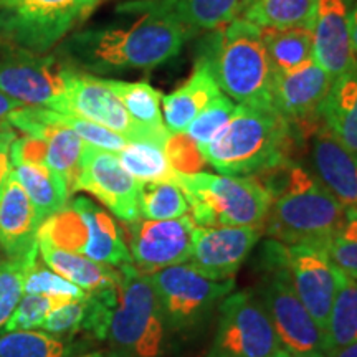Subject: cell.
<instances>
[{"label":"cell","mask_w":357,"mask_h":357,"mask_svg":"<svg viewBox=\"0 0 357 357\" xmlns=\"http://www.w3.org/2000/svg\"><path fill=\"white\" fill-rule=\"evenodd\" d=\"M101 0H0V38L48 53L78 30Z\"/></svg>","instance_id":"obj_8"},{"label":"cell","mask_w":357,"mask_h":357,"mask_svg":"<svg viewBox=\"0 0 357 357\" xmlns=\"http://www.w3.org/2000/svg\"><path fill=\"white\" fill-rule=\"evenodd\" d=\"M261 37L275 75L291 73L314 60L311 29H261Z\"/></svg>","instance_id":"obj_27"},{"label":"cell","mask_w":357,"mask_h":357,"mask_svg":"<svg viewBox=\"0 0 357 357\" xmlns=\"http://www.w3.org/2000/svg\"><path fill=\"white\" fill-rule=\"evenodd\" d=\"M189 204L176 182H144L139 189V217L144 220H171L184 217Z\"/></svg>","instance_id":"obj_33"},{"label":"cell","mask_w":357,"mask_h":357,"mask_svg":"<svg viewBox=\"0 0 357 357\" xmlns=\"http://www.w3.org/2000/svg\"><path fill=\"white\" fill-rule=\"evenodd\" d=\"M24 293L26 294H43L58 301L83 300L86 293L82 288L65 280L50 268L38 265L35 261L26 271L24 280Z\"/></svg>","instance_id":"obj_37"},{"label":"cell","mask_w":357,"mask_h":357,"mask_svg":"<svg viewBox=\"0 0 357 357\" xmlns=\"http://www.w3.org/2000/svg\"><path fill=\"white\" fill-rule=\"evenodd\" d=\"M55 116L61 124H65V126L73 129V131L84 141V144L88 146H93V147H98V149L109 151V153L118 154L119 151H123L124 146L129 142L126 137L121 136V134L111 131V129L101 126V124L88 121V119L77 118V116H71V114L58 113V111H55Z\"/></svg>","instance_id":"obj_39"},{"label":"cell","mask_w":357,"mask_h":357,"mask_svg":"<svg viewBox=\"0 0 357 357\" xmlns=\"http://www.w3.org/2000/svg\"><path fill=\"white\" fill-rule=\"evenodd\" d=\"M333 78L314 60L291 73L276 75L273 111L291 128L321 121L319 109Z\"/></svg>","instance_id":"obj_18"},{"label":"cell","mask_w":357,"mask_h":357,"mask_svg":"<svg viewBox=\"0 0 357 357\" xmlns=\"http://www.w3.org/2000/svg\"><path fill=\"white\" fill-rule=\"evenodd\" d=\"M111 89L116 93L126 108L129 116L139 126L153 129V131H167L164 126L162 113H160V93L146 82H121V79H108Z\"/></svg>","instance_id":"obj_31"},{"label":"cell","mask_w":357,"mask_h":357,"mask_svg":"<svg viewBox=\"0 0 357 357\" xmlns=\"http://www.w3.org/2000/svg\"><path fill=\"white\" fill-rule=\"evenodd\" d=\"M349 25H351V40H352V48H354L357 55V0H354L349 8Z\"/></svg>","instance_id":"obj_45"},{"label":"cell","mask_w":357,"mask_h":357,"mask_svg":"<svg viewBox=\"0 0 357 357\" xmlns=\"http://www.w3.org/2000/svg\"><path fill=\"white\" fill-rule=\"evenodd\" d=\"M236 105L227 95H218L215 100L208 102L200 113L195 116V119L185 129V134L195 142L199 151L211 144L213 137L227 126L231 116L235 113Z\"/></svg>","instance_id":"obj_35"},{"label":"cell","mask_w":357,"mask_h":357,"mask_svg":"<svg viewBox=\"0 0 357 357\" xmlns=\"http://www.w3.org/2000/svg\"><path fill=\"white\" fill-rule=\"evenodd\" d=\"M141 182L124 171L118 155L109 151L84 146L77 190H84L106 205L123 222L139 217Z\"/></svg>","instance_id":"obj_16"},{"label":"cell","mask_w":357,"mask_h":357,"mask_svg":"<svg viewBox=\"0 0 357 357\" xmlns=\"http://www.w3.org/2000/svg\"><path fill=\"white\" fill-rule=\"evenodd\" d=\"M20 102L12 100L10 96H7L6 93L0 91V123L6 121L7 116L12 113V111H15L17 108H20Z\"/></svg>","instance_id":"obj_43"},{"label":"cell","mask_w":357,"mask_h":357,"mask_svg":"<svg viewBox=\"0 0 357 357\" xmlns=\"http://www.w3.org/2000/svg\"><path fill=\"white\" fill-rule=\"evenodd\" d=\"M218 95H222V91L211 68L204 60L195 58L190 78L171 95L162 96L164 126L171 134L185 132L195 116Z\"/></svg>","instance_id":"obj_22"},{"label":"cell","mask_w":357,"mask_h":357,"mask_svg":"<svg viewBox=\"0 0 357 357\" xmlns=\"http://www.w3.org/2000/svg\"><path fill=\"white\" fill-rule=\"evenodd\" d=\"M280 347V339L255 293L231 291L223 298L207 357H273Z\"/></svg>","instance_id":"obj_11"},{"label":"cell","mask_w":357,"mask_h":357,"mask_svg":"<svg viewBox=\"0 0 357 357\" xmlns=\"http://www.w3.org/2000/svg\"><path fill=\"white\" fill-rule=\"evenodd\" d=\"M273 357H326V354L319 351H291L281 346Z\"/></svg>","instance_id":"obj_44"},{"label":"cell","mask_w":357,"mask_h":357,"mask_svg":"<svg viewBox=\"0 0 357 357\" xmlns=\"http://www.w3.org/2000/svg\"><path fill=\"white\" fill-rule=\"evenodd\" d=\"M84 318H86V296L83 300H71L53 307L48 312L42 329L58 337L73 336L83 331Z\"/></svg>","instance_id":"obj_40"},{"label":"cell","mask_w":357,"mask_h":357,"mask_svg":"<svg viewBox=\"0 0 357 357\" xmlns=\"http://www.w3.org/2000/svg\"><path fill=\"white\" fill-rule=\"evenodd\" d=\"M42 220L29 195L10 172L0 192V248L7 258H22L38 248L37 234Z\"/></svg>","instance_id":"obj_20"},{"label":"cell","mask_w":357,"mask_h":357,"mask_svg":"<svg viewBox=\"0 0 357 357\" xmlns=\"http://www.w3.org/2000/svg\"><path fill=\"white\" fill-rule=\"evenodd\" d=\"M37 243L38 253H42L45 265L63 276L65 280L77 284L86 294L118 284L119 271L113 270V266L101 265V263L89 260L88 257L60 250L47 242L37 240Z\"/></svg>","instance_id":"obj_24"},{"label":"cell","mask_w":357,"mask_h":357,"mask_svg":"<svg viewBox=\"0 0 357 357\" xmlns=\"http://www.w3.org/2000/svg\"><path fill=\"white\" fill-rule=\"evenodd\" d=\"M166 153L174 171L182 174L199 172L205 160L199 147L185 132L171 134L166 142Z\"/></svg>","instance_id":"obj_41"},{"label":"cell","mask_w":357,"mask_h":357,"mask_svg":"<svg viewBox=\"0 0 357 357\" xmlns=\"http://www.w3.org/2000/svg\"><path fill=\"white\" fill-rule=\"evenodd\" d=\"M281 242L270 238L261 248L263 275L257 288L280 344L291 351H319L326 354V336L294 291L281 257Z\"/></svg>","instance_id":"obj_7"},{"label":"cell","mask_w":357,"mask_h":357,"mask_svg":"<svg viewBox=\"0 0 357 357\" xmlns=\"http://www.w3.org/2000/svg\"><path fill=\"white\" fill-rule=\"evenodd\" d=\"M319 118L342 144L357 151V58L349 70L333 79Z\"/></svg>","instance_id":"obj_23"},{"label":"cell","mask_w":357,"mask_h":357,"mask_svg":"<svg viewBox=\"0 0 357 357\" xmlns=\"http://www.w3.org/2000/svg\"><path fill=\"white\" fill-rule=\"evenodd\" d=\"M190 37L172 0H126L108 20L70 33L55 53L84 73L118 75L167 63Z\"/></svg>","instance_id":"obj_1"},{"label":"cell","mask_w":357,"mask_h":357,"mask_svg":"<svg viewBox=\"0 0 357 357\" xmlns=\"http://www.w3.org/2000/svg\"><path fill=\"white\" fill-rule=\"evenodd\" d=\"M197 227H261L271 204L270 192L253 176L176 172Z\"/></svg>","instance_id":"obj_5"},{"label":"cell","mask_w":357,"mask_h":357,"mask_svg":"<svg viewBox=\"0 0 357 357\" xmlns=\"http://www.w3.org/2000/svg\"><path fill=\"white\" fill-rule=\"evenodd\" d=\"M260 235V227L195 225L190 265L213 280H231L252 253Z\"/></svg>","instance_id":"obj_17"},{"label":"cell","mask_w":357,"mask_h":357,"mask_svg":"<svg viewBox=\"0 0 357 357\" xmlns=\"http://www.w3.org/2000/svg\"><path fill=\"white\" fill-rule=\"evenodd\" d=\"M119 162L137 182H174L176 171L167 158L166 146L155 141H129L118 154Z\"/></svg>","instance_id":"obj_28"},{"label":"cell","mask_w":357,"mask_h":357,"mask_svg":"<svg viewBox=\"0 0 357 357\" xmlns=\"http://www.w3.org/2000/svg\"><path fill=\"white\" fill-rule=\"evenodd\" d=\"M70 204L77 208L86 225V243L82 255L113 268L132 263L129 247L124 242L123 230L109 213L86 197H78Z\"/></svg>","instance_id":"obj_21"},{"label":"cell","mask_w":357,"mask_h":357,"mask_svg":"<svg viewBox=\"0 0 357 357\" xmlns=\"http://www.w3.org/2000/svg\"><path fill=\"white\" fill-rule=\"evenodd\" d=\"M84 357H123L119 354H106V352H95V354H89V356H84Z\"/></svg>","instance_id":"obj_47"},{"label":"cell","mask_w":357,"mask_h":357,"mask_svg":"<svg viewBox=\"0 0 357 357\" xmlns=\"http://www.w3.org/2000/svg\"><path fill=\"white\" fill-rule=\"evenodd\" d=\"M281 257L293 288L312 319L326 333L329 312L344 273L334 265L326 248L314 245H281Z\"/></svg>","instance_id":"obj_14"},{"label":"cell","mask_w":357,"mask_h":357,"mask_svg":"<svg viewBox=\"0 0 357 357\" xmlns=\"http://www.w3.org/2000/svg\"><path fill=\"white\" fill-rule=\"evenodd\" d=\"M329 258L346 276L357 280V207H347L344 220L326 247Z\"/></svg>","instance_id":"obj_36"},{"label":"cell","mask_w":357,"mask_h":357,"mask_svg":"<svg viewBox=\"0 0 357 357\" xmlns=\"http://www.w3.org/2000/svg\"><path fill=\"white\" fill-rule=\"evenodd\" d=\"M296 139L275 111L236 105L227 126L200 149L205 162L223 176H252L291 160Z\"/></svg>","instance_id":"obj_4"},{"label":"cell","mask_w":357,"mask_h":357,"mask_svg":"<svg viewBox=\"0 0 357 357\" xmlns=\"http://www.w3.org/2000/svg\"><path fill=\"white\" fill-rule=\"evenodd\" d=\"M12 174L29 195L42 222L63 211L68 204L71 194L63 178L45 164H15L12 166Z\"/></svg>","instance_id":"obj_25"},{"label":"cell","mask_w":357,"mask_h":357,"mask_svg":"<svg viewBox=\"0 0 357 357\" xmlns=\"http://www.w3.org/2000/svg\"><path fill=\"white\" fill-rule=\"evenodd\" d=\"M169 331H192L211 316L213 307L235 288V280L218 281L190 263L151 273Z\"/></svg>","instance_id":"obj_10"},{"label":"cell","mask_w":357,"mask_h":357,"mask_svg":"<svg viewBox=\"0 0 357 357\" xmlns=\"http://www.w3.org/2000/svg\"><path fill=\"white\" fill-rule=\"evenodd\" d=\"M38 248L26 257L0 261V329L7 324L24 296V280L29 268L37 261Z\"/></svg>","instance_id":"obj_34"},{"label":"cell","mask_w":357,"mask_h":357,"mask_svg":"<svg viewBox=\"0 0 357 357\" xmlns=\"http://www.w3.org/2000/svg\"><path fill=\"white\" fill-rule=\"evenodd\" d=\"M118 271V305L106 339L123 357H160L169 329L151 276L132 263Z\"/></svg>","instance_id":"obj_6"},{"label":"cell","mask_w":357,"mask_h":357,"mask_svg":"<svg viewBox=\"0 0 357 357\" xmlns=\"http://www.w3.org/2000/svg\"><path fill=\"white\" fill-rule=\"evenodd\" d=\"M324 336L326 352L357 342V280L342 276Z\"/></svg>","instance_id":"obj_30"},{"label":"cell","mask_w":357,"mask_h":357,"mask_svg":"<svg viewBox=\"0 0 357 357\" xmlns=\"http://www.w3.org/2000/svg\"><path fill=\"white\" fill-rule=\"evenodd\" d=\"M0 357H77L65 337L45 331H10L0 336Z\"/></svg>","instance_id":"obj_32"},{"label":"cell","mask_w":357,"mask_h":357,"mask_svg":"<svg viewBox=\"0 0 357 357\" xmlns=\"http://www.w3.org/2000/svg\"><path fill=\"white\" fill-rule=\"evenodd\" d=\"M71 301V300H70ZM66 301H58L53 298L43 296V294H25L22 296L15 311L3 326V331H35V329H42V326L47 319L48 312L53 307L63 305Z\"/></svg>","instance_id":"obj_38"},{"label":"cell","mask_w":357,"mask_h":357,"mask_svg":"<svg viewBox=\"0 0 357 357\" xmlns=\"http://www.w3.org/2000/svg\"><path fill=\"white\" fill-rule=\"evenodd\" d=\"M347 2H349V3H351V6H352V3H354V0H347Z\"/></svg>","instance_id":"obj_48"},{"label":"cell","mask_w":357,"mask_h":357,"mask_svg":"<svg viewBox=\"0 0 357 357\" xmlns=\"http://www.w3.org/2000/svg\"><path fill=\"white\" fill-rule=\"evenodd\" d=\"M318 0H250L242 19L260 29H311Z\"/></svg>","instance_id":"obj_26"},{"label":"cell","mask_w":357,"mask_h":357,"mask_svg":"<svg viewBox=\"0 0 357 357\" xmlns=\"http://www.w3.org/2000/svg\"><path fill=\"white\" fill-rule=\"evenodd\" d=\"M197 58L207 63L220 91L231 101L273 111L276 75L260 26L240 17L211 30L200 40Z\"/></svg>","instance_id":"obj_3"},{"label":"cell","mask_w":357,"mask_h":357,"mask_svg":"<svg viewBox=\"0 0 357 357\" xmlns=\"http://www.w3.org/2000/svg\"><path fill=\"white\" fill-rule=\"evenodd\" d=\"M250 0H172L174 7L190 32H211L240 19Z\"/></svg>","instance_id":"obj_29"},{"label":"cell","mask_w":357,"mask_h":357,"mask_svg":"<svg viewBox=\"0 0 357 357\" xmlns=\"http://www.w3.org/2000/svg\"><path fill=\"white\" fill-rule=\"evenodd\" d=\"M326 357H357V342L326 352Z\"/></svg>","instance_id":"obj_46"},{"label":"cell","mask_w":357,"mask_h":357,"mask_svg":"<svg viewBox=\"0 0 357 357\" xmlns=\"http://www.w3.org/2000/svg\"><path fill=\"white\" fill-rule=\"evenodd\" d=\"M257 177L271 195L263 222L266 235L284 245L328 247L342 225L346 205L294 159Z\"/></svg>","instance_id":"obj_2"},{"label":"cell","mask_w":357,"mask_h":357,"mask_svg":"<svg viewBox=\"0 0 357 357\" xmlns=\"http://www.w3.org/2000/svg\"><path fill=\"white\" fill-rule=\"evenodd\" d=\"M63 114L88 119L111 131L121 134L128 141H155L166 146L171 132L142 128L129 116L121 100L111 89L108 79L75 70L71 75Z\"/></svg>","instance_id":"obj_12"},{"label":"cell","mask_w":357,"mask_h":357,"mask_svg":"<svg viewBox=\"0 0 357 357\" xmlns=\"http://www.w3.org/2000/svg\"><path fill=\"white\" fill-rule=\"evenodd\" d=\"M129 225V253L132 263L142 273L151 275L190 260L192 231L195 223L184 215L171 220L137 218Z\"/></svg>","instance_id":"obj_15"},{"label":"cell","mask_w":357,"mask_h":357,"mask_svg":"<svg viewBox=\"0 0 357 357\" xmlns=\"http://www.w3.org/2000/svg\"><path fill=\"white\" fill-rule=\"evenodd\" d=\"M347 0H318L312 25L314 61L333 79L349 70L356 61L352 48Z\"/></svg>","instance_id":"obj_19"},{"label":"cell","mask_w":357,"mask_h":357,"mask_svg":"<svg viewBox=\"0 0 357 357\" xmlns=\"http://www.w3.org/2000/svg\"><path fill=\"white\" fill-rule=\"evenodd\" d=\"M296 151L301 149L310 171L346 207H357V151L342 144L323 121L291 128Z\"/></svg>","instance_id":"obj_13"},{"label":"cell","mask_w":357,"mask_h":357,"mask_svg":"<svg viewBox=\"0 0 357 357\" xmlns=\"http://www.w3.org/2000/svg\"><path fill=\"white\" fill-rule=\"evenodd\" d=\"M17 139V129H13L8 121L0 123V192L6 185L8 176L12 172L10 162V147L12 142Z\"/></svg>","instance_id":"obj_42"},{"label":"cell","mask_w":357,"mask_h":357,"mask_svg":"<svg viewBox=\"0 0 357 357\" xmlns=\"http://www.w3.org/2000/svg\"><path fill=\"white\" fill-rule=\"evenodd\" d=\"M75 70L56 53H35L0 38V91L22 106L63 113Z\"/></svg>","instance_id":"obj_9"}]
</instances>
